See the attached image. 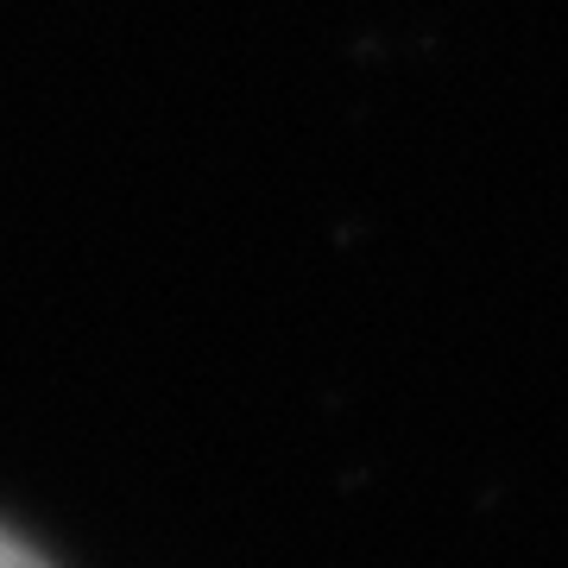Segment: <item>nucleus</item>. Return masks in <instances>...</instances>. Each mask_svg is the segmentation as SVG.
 <instances>
[{
	"instance_id": "nucleus-1",
	"label": "nucleus",
	"mask_w": 568,
	"mask_h": 568,
	"mask_svg": "<svg viewBox=\"0 0 568 568\" xmlns=\"http://www.w3.org/2000/svg\"><path fill=\"white\" fill-rule=\"evenodd\" d=\"M0 568H51V562H44L39 549H32V544H20L13 530L0 525Z\"/></svg>"
}]
</instances>
